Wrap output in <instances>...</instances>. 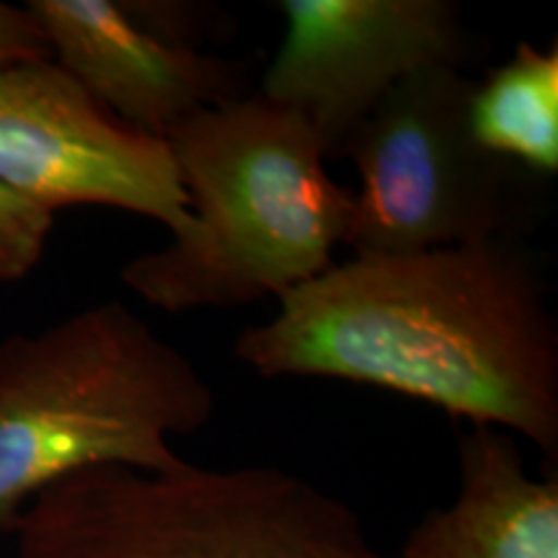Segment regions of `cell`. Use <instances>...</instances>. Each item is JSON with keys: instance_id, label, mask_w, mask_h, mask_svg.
<instances>
[{"instance_id": "cell-1", "label": "cell", "mask_w": 558, "mask_h": 558, "mask_svg": "<svg viewBox=\"0 0 558 558\" xmlns=\"http://www.w3.org/2000/svg\"><path fill=\"white\" fill-rule=\"evenodd\" d=\"M235 339L262 378L375 386L558 452V326L514 239L354 254Z\"/></svg>"}, {"instance_id": "cell-2", "label": "cell", "mask_w": 558, "mask_h": 558, "mask_svg": "<svg viewBox=\"0 0 558 558\" xmlns=\"http://www.w3.org/2000/svg\"><path fill=\"white\" fill-rule=\"evenodd\" d=\"M192 228L130 259L124 288L166 313L239 308L311 282L347 243L354 194L308 122L262 94L190 117L166 137Z\"/></svg>"}, {"instance_id": "cell-3", "label": "cell", "mask_w": 558, "mask_h": 558, "mask_svg": "<svg viewBox=\"0 0 558 558\" xmlns=\"http://www.w3.org/2000/svg\"><path fill=\"white\" fill-rule=\"evenodd\" d=\"M215 390L194 362L120 300L0 341V533L73 473L171 471V437L213 418Z\"/></svg>"}, {"instance_id": "cell-4", "label": "cell", "mask_w": 558, "mask_h": 558, "mask_svg": "<svg viewBox=\"0 0 558 558\" xmlns=\"http://www.w3.org/2000/svg\"><path fill=\"white\" fill-rule=\"evenodd\" d=\"M16 558H399L311 481L269 465H99L41 492Z\"/></svg>"}, {"instance_id": "cell-5", "label": "cell", "mask_w": 558, "mask_h": 558, "mask_svg": "<svg viewBox=\"0 0 558 558\" xmlns=\"http://www.w3.org/2000/svg\"><path fill=\"white\" fill-rule=\"evenodd\" d=\"M476 81L435 65L396 83L352 132L354 194L347 246L354 254H414L514 239L530 218L527 171L473 137Z\"/></svg>"}, {"instance_id": "cell-6", "label": "cell", "mask_w": 558, "mask_h": 558, "mask_svg": "<svg viewBox=\"0 0 558 558\" xmlns=\"http://www.w3.org/2000/svg\"><path fill=\"white\" fill-rule=\"evenodd\" d=\"M0 186L34 205L143 215L181 239L190 202L166 140L132 130L52 60L0 62Z\"/></svg>"}, {"instance_id": "cell-7", "label": "cell", "mask_w": 558, "mask_h": 558, "mask_svg": "<svg viewBox=\"0 0 558 558\" xmlns=\"http://www.w3.org/2000/svg\"><path fill=\"white\" fill-rule=\"evenodd\" d=\"M288 29L262 78L264 99L303 117L339 158L396 83L422 68H460L469 39L450 0H284Z\"/></svg>"}, {"instance_id": "cell-8", "label": "cell", "mask_w": 558, "mask_h": 558, "mask_svg": "<svg viewBox=\"0 0 558 558\" xmlns=\"http://www.w3.org/2000/svg\"><path fill=\"white\" fill-rule=\"evenodd\" d=\"M52 62L111 111L156 140L197 111L241 99V73L218 54L166 37L120 0H29Z\"/></svg>"}, {"instance_id": "cell-9", "label": "cell", "mask_w": 558, "mask_h": 558, "mask_svg": "<svg viewBox=\"0 0 558 558\" xmlns=\"http://www.w3.org/2000/svg\"><path fill=\"white\" fill-rule=\"evenodd\" d=\"M460 488L411 530L399 558H558V481L533 478L507 432L458 439Z\"/></svg>"}, {"instance_id": "cell-10", "label": "cell", "mask_w": 558, "mask_h": 558, "mask_svg": "<svg viewBox=\"0 0 558 558\" xmlns=\"http://www.w3.org/2000/svg\"><path fill=\"white\" fill-rule=\"evenodd\" d=\"M473 137L530 177L558 173V50L520 41L471 94Z\"/></svg>"}, {"instance_id": "cell-11", "label": "cell", "mask_w": 558, "mask_h": 558, "mask_svg": "<svg viewBox=\"0 0 558 558\" xmlns=\"http://www.w3.org/2000/svg\"><path fill=\"white\" fill-rule=\"evenodd\" d=\"M54 215L0 186V282L29 277L45 256Z\"/></svg>"}, {"instance_id": "cell-12", "label": "cell", "mask_w": 558, "mask_h": 558, "mask_svg": "<svg viewBox=\"0 0 558 558\" xmlns=\"http://www.w3.org/2000/svg\"><path fill=\"white\" fill-rule=\"evenodd\" d=\"M52 60L37 21L26 9L0 3V62Z\"/></svg>"}]
</instances>
